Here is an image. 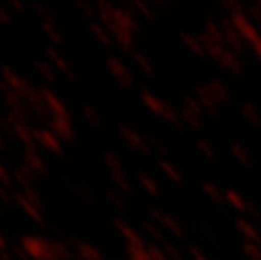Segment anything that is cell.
Wrapping results in <instances>:
<instances>
[{
	"mask_svg": "<svg viewBox=\"0 0 261 260\" xmlns=\"http://www.w3.org/2000/svg\"><path fill=\"white\" fill-rule=\"evenodd\" d=\"M22 157H24L27 168H31L36 174L44 176V174L47 173L46 166H44V160L39 157V154H37V147H25L24 154H22Z\"/></svg>",
	"mask_w": 261,
	"mask_h": 260,
	"instance_id": "277c9868",
	"label": "cell"
},
{
	"mask_svg": "<svg viewBox=\"0 0 261 260\" xmlns=\"http://www.w3.org/2000/svg\"><path fill=\"white\" fill-rule=\"evenodd\" d=\"M0 184H4L5 187H9L10 191L14 190V179L10 178L9 173L5 171V168L2 164H0Z\"/></svg>",
	"mask_w": 261,
	"mask_h": 260,
	"instance_id": "2e32d148",
	"label": "cell"
},
{
	"mask_svg": "<svg viewBox=\"0 0 261 260\" xmlns=\"http://www.w3.org/2000/svg\"><path fill=\"white\" fill-rule=\"evenodd\" d=\"M0 260H12V257H10L9 253H5V252H0Z\"/></svg>",
	"mask_w": 261,
	"mask_h": 260,
	"instance_id": "603a6c76",
	"label": "cell"
},
{
	"mask_svg": "<svg viewBox=\"0 0 261 260\" xmlns=\"http://www.w3.org/2000/svg\"><path fill=\"white\" fill-rule=\"evenodd\" d=\"M12 7L19 9V10H22V9H24V5H22V4H19V2H12Z\"/></svg>",
	"mask_w": 261,
	"mask_h": 260,
	"instance_id": "cb8c5ba5",
	"label": "cell"
},
{
	"mask_svg": "<svg viewBox=\"0 0 261 260\" xmlns=\"http://www.w3.org/2000/svg\"><path fill=\"white\" fill-rule=\"evenodd\" d=\"M4 137H2V134H0V149H4Z\"/></svg>",
	"mask_w": 261,
	"mask_h": 260,
	"instance_id": "484cf974",
	"label": "cell"
},
{
	"mask_svg": "<svg viewBox=\"0 0 261 260\" xmlns=\"http://www.w3.org/2000/svg\"><path fill=\"white\" fill-rule=\"evenodd\" d=\"M22 195L29 200V203L34 204L36 208H41V196H39L37 190H34V187H25V190L22 191Z\"/></svg>",
	"mask_w": 261,
	"mask_h": 260,
	"instance_id": "9a60e30c",
	"label": "cell"
},
{
	"mask_svg": "<svg viewBox=\"0 0 261 260\" xmlns=\"http://www.w3.org/2000/svg\"><path fill=\"white\" fill-rule=\"evenodd\" d=\"M36 68H37L39 71H41V75H42L47 81H58L56 75H54V71H53V68H51L49 64L42 63V61H39V63H36Z\"/></svg>",
	"mask_w": 261,
	"mask_h": 260,
	"instance_id": "5bb4252c",
	"label": "cell"
},
{
	"mask_svg": "<svg viewBox=\"0 0 261 260\" xmlns=\"http://www.w3.org/2000/svg\"><path fill=\"white\" fill-rule=\"evenodd\" d=\"M49 248H51V252L56 255L59 260H69L71 258V252L69 248L64 245V243L61 242H49Z\"/></svg>",
	"mask_w": 261,
	"mask_h": 260,
	"instance_id": "8fae6325",
	"label": "cell"
},
{
	"mask_svg": "<svg viewBox=\"0 0 261 260\" xmlns=\"http://www.w3.org/2000/svg\"><path fill=\"white\" fill-rule=\"evenodd\" d=\"M12 198H14V193L9 190V187H5L4 184H0V201L2 203H12Z\"/></svg>",
	"mask_w": 261,
	"mask_h": 260,
	"instance_id": "ac0fdd59",
	"label": "cell"
},
{
	"mask_svg": "<svg viewBox=\"0 0 261 260\" xmlns=\"http://www.w3.org/2000/svg\"><path fill=\"white\" fill-rule=\"evenodd\" d=\"M4 248H5V242H4V237L0 235V250L4 252Z\"/></svg>",
	"mask_w": 261,
	"mask_h": 260,
	"instance_id": "d4e9b609",
	"label": "cell"
},
{
	"mask_svg": "<svg viewBox=\"0 0 261 260\" xmlns=\"http://www.w3.org/2000/svg\"><path fill=\"white\" fill-rule=\"evenodd\" d=\"M32 135H34V140L37 146H41L42 149H47L54 154H61V144L58 140V137L53 134L51 130L46 129H32Z\"/></svg>",
	"mask_w": 261,
	"mask_h": 260,
	"instance_id": "7a4b0ae2",
	"label": "cell"
},
{
	"mask_svg": "<svg viewBox=\"0 0 261 260\" xmlns=\"http://www.w3.org/2000/svg\"><path fill=\"white\" fill-rule=\"evenodd\" d=\"M14 132H15V135L19 137V140L24 142L25 147H37L34 135H32V129L29 127V124H27V120L17 122V124L14 125Z\"/></svg>",
	"mask_w": 261,
	"mask_h": 260,
	"instance_id": "52a82bcc",
	"label": "cell"
},
{
	"mask_svg": "<svg viewBox=\"0 0 261 260\" xmlns=\"http://www.w3.org/2000/svg\"><path fill=\"white\" fill-rule=\"evenodd\" d=\"M73 245L77 252V260H101L99 253L91 245H88V243L73 240Z\"/></svg>",
	"mask_w": 261,
	"mask_h": 260,
	"instance_id": "9c48e42d",
	"label": "cell"
},
{
	"mask_svg": "<svg viewBox=\"0 0 261 260\" xmlns=\"http://www.w3.org/2000/svg\"><path fill=\"white\" fill-rule=\"evenodd\" d=\"M85 115H86V117H88V119H90V120L93 122V124H98V119H96V115H94V113L91 112V110H90V107H85Z\"/></svg>",
	"mask_w": 261,
	"mask_h": 260,
	"instance_id": "44dd1931",
	"label": "cell"
},
{
	"mask_svg": "<svg viewBox=\"0 0 261 260\" xmlns=\"http://www.w3.org/2000/svg\"><path fill=\"white\" fill-rule=\"evenodd\" d=\"M0 130L4 132L5 135H15V132H14V125L10 124V120L7 119V115L5 117H0Z\"/></svg>",
	"mask_w": 261,
	"mask_h": 260,
	"instance_id": "e0dca14e",
	"label": "cell"
},
{
	"mask_svg": "<svg viewBox=\"0 0 261 260\" xmlns=\"http://www.w3.org/2000/svg\"><path fill=\"white\" fill-rule=\"evenodd\" d=\"M91 27H93L94 32H96V34H98L99 37H101V39H103L105 42H108V37H107V34H105V32H103L101 29H99V26H91Z\"/></svg>",
	"mask_w": 261,
	"mask_h": 260,
	"instance_id": "7402d4cb",
	"label": "cell"
},
{
	"mask_svg": "<svg viewBox=\"0 0 261 260\" xmlns=\"http://www.w3.org/2000/svg\"><path fill=\"white\" fill-rule=\"evenodd\" d=\"M14 181H17L24 190L25 187H34L37 181V174L31 168H27L25 164H22L14 169Z\"/></svg>",
	"mask_w": 261,
	"mask_h": 260,
	"instance_id": "8992f818",
	"label": "cell"
},
{
	"mask_svg": "<svg viewBox=\"0 0 261 260\" xmlns=\"http://www.w3.org/2000/svg\"><path fill=\"white\" fill-rule=\"evenodd\" d=\"M14 200L17 201L19 204H20V208L24 209V211L29 215V217L34 220V221H37L39 225H42L44 223V218L41 217V211H39V208H36L34 204L32 203H29V200L22 195V193H14Z\"/></svg>",
	"mask_w": 261,
	"mask_h": 260,
	"instance_id": "ba28073f",
	"label": "cell"
},
{
	"mask_svg": "<svg viewBox=\"0 0 261 260\" xmlns=\"http://www.w3.org/2000/svg\"><path fill=\"white\" fill-rule=\"evenodd\" d=\"M46 53H47V56H49V59L53 61L54 64L58 66V68L63 71V73L68 76V78H73V71H71V68H69V64L66 63L64 61V58L61 56V54L58 53V51H54V49H51V48H47L46 49Z\"/></svg>",
	"mask_w": 261,
	"mask_h": 260,
	"instance_id": "30bf717a",
	"label": "cell"
},
{
	"mask_svg": "<svg viewBox=\"0 0 261 260\" xmlns=\"http://www.w3.org/2000/svg\"><path fill=\"white\" fill-rule=\"evenodd\" d=\"M39 90H41V93H42L44 100H46V103H47L49 110L53 112V117H68V112H66L64 105L61 103L59 98L54 95V93L49 90L47 86H41Z\"/></svg>",
	"mask_w": 261,
	"mask_h": 260,
	"instance_id": "5b68a950",
	"label": "cell"
},
{
	"mask_svg": "<svg viewBox=\"0 0 261 260\" xmlns=\"http://www.w3.org/2000/svg\"><path fill=\"white\" fill-rule=\"evenodd\" d=\"M12 252H14V255L19 257L20 260H31L29 253L24 250V247L22 245H12Z\"/></svg>",
	"mask_w": 261,
	"mask_h": 260,
	"instance_id": "d6986e66",
	"label": "cell"
},
{
	"mask_svg": "<svg viewBox=\"0 0 261 260\" xmlns=\"http://www.w3.org/2000/svg\"><path fill=\"white\" fill-rule=\"evenodd\" d=\"M10 20V14H9V10L4 7V5H0V22L2 24H7V22Z\"/></svg>",
	"mask_w": 261,
	"mask_h": 260,
	"instance_id": "ffe728a7",
	"label": "cell"
},
{
	"mask_svg": "<svg viewBox=\"0 0 261 260\" xmlns=\"http://www.w3.org/2000/svg\"><path fill=\"white\" fill-rule=\"evenodd\" d=\"M49 242L51 240H46L42 237H24L20 245L29 253V257L36 260H46L49 253Z\"/></svg>",
	"mask_w": 261,
	"mask_h": 260,
	"instance_id": "6da1fadb",
	"label": "cell"
},
{
	"mask_svg": "<svg viewBox=\"0 0 261 260\" xmlns=\"http://www.w3.org/2000/svg\"><path fill=\"white\" fill-rule=\"evenodd\" d=\"M42 29L46 31V34L51 37V39L56 42V44H61V36L58 34L56 31V24H54V19H44L42 20Z\"/></svg>",
	"mask_w": 261,
	"mask_h": 260,
	"instance_id": "7c38bea8",
	"label": "cell"
},
{
	"mask_svg": "<svg viewBox=\"0 0 261 260\" xmlns=\"http://www.w3.org/2000/svg\"><path fill=\"white\" fill-rule=\"evenodd\" d=\"M49 127H51V132L56 137L66 140L73 139V129H71L69 117H53L51 122H49Z\"/></svg>",
	"mask_w": 261,
	"mask_h": 260,
	"instance_id": "3957f363",
	"label": "cell"
},
{
	"mask_svg": "<svg viewBox=\"0 0 261 260\" xmlns=\"http://www.w3.org/2000/svg\"><path fill=\"white\" fill-rule=\"evenodd\" d=\"M4 98H5V102H7L9 105H10V108H15V107H19V105H22L25 102V98L20 95V93H17V91H14V90H10V91H7L4 95Z\"/></svg>",
	"mask_w": 261,
	"mask_h": 260,
	"instance_id": "4fadbf2b",
	"label": "cell"
}]
</instances>
